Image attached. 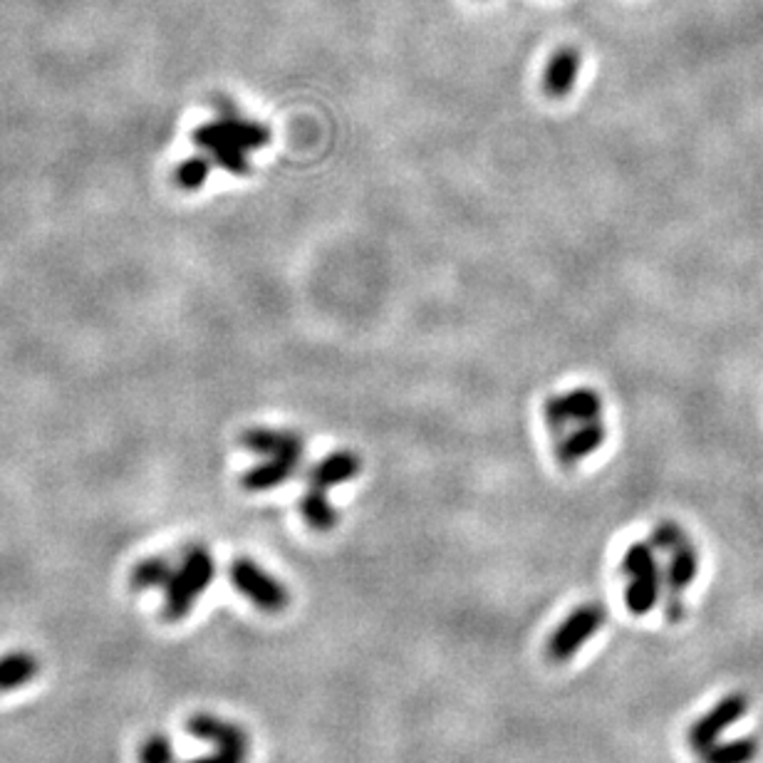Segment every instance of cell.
I'll return each mask as SVG.
<instances>
[{"mask_svg":"<svg viewBox=\"0 0 763 763\" xmlns=\"http://www.w3.org/2000/svg\"><path fill=\"white\" fill-rule=\"evenodd\" d=\"M216 563L214 555L204 545H194L184 553L179 568L164 588V617L171 622H179L194 610L196 600L201 598L206 588L214 583Z\"/></svg>","mask_w":763,"mask_h":763,"instance_id":"6da1fadb","label":"cell"},{"mask_svg":"<svg viewBox=\"0 0 763 763\" xmlns=\"http://www.w3.org/2000/svg\"><path fill=\"white\" fill-rule=\"evenodd\" d=\"M271 142V129L263 124L241 119L231 107H221V117L216 122L201 124L194 132V144L204 152H218L226 147H241L246 152L261 149Z\"/></svg>","mask_w":763,"mask_h":763,"instance_id":"7a4b0ae2","label":"cell"},{"mask_svg":"<svg viewBox=\"0 0 763 763\" xmlns=\"http://www.w3.org/2000/svg\"><path fill=\"white\" fill-rule=\"evenodd\" d=\"M607 612L605 607L598 602H588V605H580L560 622L558 627L550 635L545 652L553 662H568L573 659V654L580 650L583 645H588L595 635L605 627Z\"/></svg>","mask_w":763,"mask_h":763,"instance_id":"3957f363","label":"cell"},{"mask_svg":"<svg viewBox=\"0 0 763 763\" xmlns=\"http://www.w3.org/2000/svg\"><path fill=\"white\" fill-rule=\"evenodd\" d=\"M231 583L238 593L243 595L251 605H256L263 612H280L288 607V590L280 585L271 573L253 563L251 558H236L228 568Z\"/></svg>","mask_w":763,"mask_h":763,"instance_id":"277c9868","label":"cell"},{"mask_svg":"<svg viewBox=\"0 0 763 763\" xmlns=\"http://www.w3.org/2000/svg\"><path fill=\"white\" fill-rule=\"evenodd\" d=\"M545 422L553 429H563L565 424L595 422L602 414V399L595 389L580 387L565 394H555L543 407Z\"/></svg>","mask_w":763,"mask_h":763,"instance_id":"5b68a950","label":"cell"},{"mask_svg":"<svg viewBox=\"0 0 763 763\" xmlns=\"http://www.w3.org/2000/svg\"><path fill=\"white\" fill-rule=\"evenodd\" d=\"M749 711V699L744 694H729V697L721 699L716 707H711L702 719L694 721V726L689 729V744L697 754L707 751L709 746H714L719 741V736L724 734L729 726H734L741 716H746Z\"/></svg>","mask_w":763,"mask_h":763,"instance_id":"8992f818","label":"cell"},{"mask_svg":"<svg viewBox=\"0 0 763 763\" xmlns=\"http://www.w3.org/2000/svg\"><path fill=\"white\" fill-rule=\"evenodd\" d=\"M605 439H607V429L600 419H595V422H585L580 424L575 432L565 434L563 439L558 441V446H555V456H558V461L563 466H575L578 461L588 459L590 454H595V451L605 444Z\"/></svg>","mask_w":763,"mask_h":763,"instance_id":"52a82bcc","label":"cell"},{"mask_svg":"<svg viewBox=\"0 0 763 763\" xmlns=\"http://www.w3.org/2000/svg\"><path fill=\"white\" fill-rule=\"evenodd\" d=\"M580 70V53L575 48H560L548 60L543 72V92L550 100H563L573 92Z\"/></svg>","mask_w":763,"mask_h":763,"instance_id":"ba28073f","label":"cell"},{"mask_svg":"<svg viewBox=\"0 0 763 763\" xmlns=\"http://www.w3.org/2000/svg\"><path fill=\"white\" fill-rule=\"evenodd\" d=\"M664 590V575L659 563L650 565V568L640 570V573L630 575V583L625 590V605L632 615H647L662 600Z\"/></svg>","mask_w":763,"mask_h":763,"instance_id":"9c48e42d","label":"cell"},{"mask_svg":"<svg viewBox=\"0 0 763 763\" xmlns=\"http://www.w3.org/2000/svg\"><path fill=\"white\" fill-rule=\"evenodd\" d=\"M241 444L258 456H295L303 459V436L280 429H248L241 436Z\"/></svg>","mask_w":763,"mask_h":763,"instance_id":"30bf717a","label":"cell"},{"mask_svg":"<svg viewBox=\"0 0 763 763\" xmlns=\"http://www.w3.org/2000/svg\"><path fill=\"white\" fill-rule=\"evenodd\" d=\"M362 469V461L355 451H335L310 469L308 481L313 489H332L355 479Z\"/></svg>","mask_w":763,"mask_h":763,"instance_id":"8fae6325","label":"cell"},{"mask_svg":"<svg viewBox=\"0 0 763 763\" xmlns=\"http://www.w3.org/2000/svg\"><path fill=\"white\" fill-rule=\"evenodd\" d=\"M298 464L300 459H295V456H268V461L253 466L251 471L241 476V486L251 493L271 491L275 486L285 484L295 474Z\"/></svg>","mask_w":763,"mask_h":763,"instance_id":"7c38bea8","label":"cell"},{"mask_svg":"<svg viewBox=\"0 0 763 763\" xmlns=\"http://www.w3.org/2000/svg\"><path fill=\"white\" fill-rule=\"evenodd\" d=\"M186 729L191 736H196L199 741H209L214 746L223 744H251L248 734L238 724L226 719H218L216 714H194L186 721Z\"/></svg>","mask_w":763,"mask_h":763,"instance_id":"4fadbf2b","label":"cell"},{"mask_svg":"<svg viewBox=\"0 0 763 763\" xmlns=\"http://www.w3.org/2000/svg\"><path fill=\"white\" fill-rule=\"evenodd\" d=\"M699 573V555L692 543H682L672 550V558L664 573V588L669 590V598H682L684 590L694 583Z\"/></svg>","mask_w":763,"mask_h":763,"instance_id":"5bb4252c","label":"cell"},{"mask_svg":"<svg viewBox=\"0 0 763 763\" xmlns=\"http://www.w3.org/2000/svg\"><path fill=\"white\" fill-rule=\"evenodd\" d=\"M40 672V662L35 654L15 650L0 657V692H13L33 682Z\"/></svg>","mask_w":763,"mask_h":763,"instance_id":"9a60e30c","label":"cell"},{"mask_svg":"<svg viewBox=\"0 0 763 763\" xmlns=\"http://www.w3.org/2000/svg\"><path fill=\"white\" fill-rule=\"evenodd\" d=\"M300 516L315 531H332L337 526V521H340L335 506L327 498V491L313 489V486L300 496Z\"/></svg>","mask_w":763,"mask_h":763,"instance_id":"2e32d148","label":"cell"},{"mask_svg":"<svg viewBox=\"0 0 763 763\" xmlns=\"http://www.w3.org/2000/svg\"><path fill=\"white\" fill-rule=\"evenodd\" d=\"M174 575L171 563L162 555H152V558H144L134 565L132 575H129V583L134 590H152V588H166V583Z\"/></svg>","mask_w":763,"mask_h":763,"instance_id":"e0dca14e","label":"cell"},{"mask_svg":"<svg viewBox=\"0 0 763 763\" xmlns=\"http://www.w3.org/2000/svg\"><path fill=\"white\" fill-rule=\"evenodd\" d=\"M759 754V744L756 739H734L714 746H709L707 751H702V763H751Z\"/></svg>","mask_w":763,"mask_h":763,"instance_id":"ac0fdd59","label":"cell"},{"mask_svg":"<svg viewBox=\"0 0 763 763\" xmlns=\"http://www.w3.org/2000/svg\"><path fill=\"white\" fill-rule=\"evenodd\" d=\"M211 174V159L209 157H191L184 159L179 166H176V186L184 191H196L206 184Z\"/></svg>","mask_w":763,"mask_h":763,"instance_id":"d6986e66","label":"cell"},{"mask_svg":"<svg viewBox=\"0 0 763 763\" xmlns=\"http://www.w3.org/2000/svg\"><path fill=\"white\" fill-rule=\"evenodd\" d=\"M139 763H176L174 746L164 734H152L139 746Z\"/></svg>","mask_w":763,"mask_h":763,"instance_id":"ffe728a7","label":"cell"},{"mask_svg":"<svg viewBox=\"0 0 763 763\" xmlns=\"http://www.w3.org/2000/svg\"><path fill=\"white\" fill-rule=\"evenodd\" d=\"M650 538H652L650 543L654 545V548H657V550H669V553H672L674 548H679V545H682V543L689 541L687 533H684V528L679 526V523H674V521L657 523Z\"/></svg>","mask_w":763,"mask_h":763,"instance_id":"44dd1931","label":"cell"},{"mask_svg":"<svg viewBox=\"0 0 763 763\" xmlns=\"http://www.w3.org/2000/svg\"><path fill=\"white\" fill-rule=\"evenodd\" d=\"M248 751H251V744H223L214 746V754L189 763H248Z\"/></svg>","mask_w":763,"mask_h":763,"instance_id":"7402d4cb","label":"cell"}]
</instances>
